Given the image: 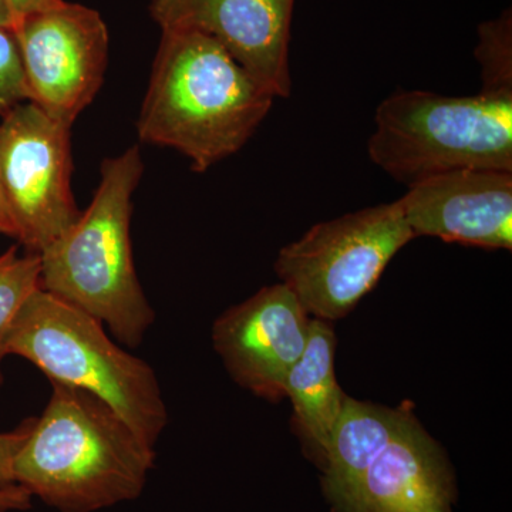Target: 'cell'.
<instances>
[{
	"instance_id": "7402d4cb",
	"label": "cell",
	"mask_w": 512,
	"mask_h": 512,
	"mask_svg": "<svg viewBox=\"0 0 512 512\" xmlns=\"http://www.w3.org/2000/svg\"><path fill=\"white\" fill-rule=\"evenodd\" d=\"M15 20H13L12 13L9 12L8 6L3 0H0V28L13 29Z\"/></svg>"
},
{
	"instance_id": "7c38bea8",
	"label": "cell",
	"mask_w": 512,
	"mask_h": 512,
	"mask_svg": "<svg viewBox=\"0 0 512 512\" xmlns=\"http://www.w3.org/2000/svg\"><path fill=\"white\" fill-rule=\"evenodd\" d=\"M454 480L439 443L414 420L333 504L335 512H453Z\"/></svg>"
},
{
	"instance_id": "2e32d148",
	"label": "cell",
	"mask_w": 512,
	"mask_h": 512,
	"mask_svg": "<svg viewBox=\"0 0 512 512\" xmlns=\"http://www.w3.org/2000/svg\"><path fill=\"white\" fill-rule=\"evenodd\" d=\"M474 56L481 67L480 92L512 94V12L505 9L498 18L478 28Z\"/></svg>"
},
{
	"instance_id": "ac0fdd59",
	"label": "cell",
	"mask_w": 512,
	"mask_h": 512,
	"mask_svg": "<svg viewBox=\"0 0 512 512\" xmlns=\"http://www.w3.org/2000/svg\"><path fill=\"white\" fill-rule=\"evenodd\" d=\"M33 419L26 420L19 429L0 433V488L15 485V460L16 456L28 439L32 429Z\"/></svg>"
},
{
	"instance_id": "5b68a950",
	"label": "cell",
	"mask_w": 512,
	"mask_h": 512,
	"mask_svg": "<svg viewBox=\"0 0 512 512\" xmlns=\"http://www.w3.org/2000/svg\"><path fill=\"white\" fill-rule=\"evenodd\" d=\"M370 160L407 188L463 170L512 171V94L399 90L379 104Z\"/></svg>"
},
{
	"instance_id": "e0dca14e",
	"label": "cell",
	"mask_w": 512,
	"mask_h": 512,
	"mask_svg": "<svg viewBox=\"0 0 512 512\" xmlns=\"http://www.w3.org/2000/svg\"><path fill=\"white\" fill-rule=\"evenodd\" d=\"M29 101L19 47L12 30L0 28V117Z\"/></svg>"
},
{
	"instance_id": "30bf717a",
	"label": "cell",
	"mask_w": 512,
	"mask_h": 512,
	"mask_svg": "<svg viewBox=\"0 0 512 512\" xmlns=\"http://www.w3.org/2000/svg\"><path fill=\"white\" fill-rule=\"evenodd\" d=\"M295 0H151L161 30L211 37L275 97L292 92L289 46Z\"/></svg>"
},
{
	"instance_id": "5bb4252c",
	"label": "cell",
	"mask_w": 512,
	"mask_h": 512,
	"mask_svg": "<svg viewBox=\"0 0 512 512\" xmlns=\"http://www.w3.org/2000/svg\"><path fill=\"white\" fill-rule=\"evenodd\" d=\"M336 336L329 322L311 319L308 342L285 380V397L295 409L303 433L323 450L346 394L335 375Z\"/></svg>"
},
{
	"instance_id": "44dd1931",
	"label": "cell",
	"mask_w": 512,
	"mask_h": 512,
	"mask_svg": "<svg viewBox=\"0 0 512 512\" xmlns=\"http://www.w3.org/2000/svg\"><path fill=\"white\" fill-rule=\"evenodd\" d=\"M0 234L9 235V237L13 238H18V229H16L15 220H13L8 200H6L2 180H0Z\"/></svg>"
},
{
	"instance_id": "9c48e42d",
	"label": "cell",
	"mask_w": 512,
	"mask_h": 512,
	"mask_svg": "<svg viewBox=\"0 0 512 512\" xmlns=\"http://www.w3.org/2000/svg\"><path fill=\"white\" fill-rule=\"evenodd\" d=\"M309 323V313L281 282L222 313L212 326V343L234 382L279 402L286 376L305 350Z\"/></svg>"
},
{
	"instance_id": "277c9868",
	"label": "cell",
	"mask_w": 512,
	"mask_h": 512,
	"mask_svg": "<svg viewBox=\"0 0 512 512\" xmlns=\"http://www.w3.org/2000/svg\"><path fill=\"white\" fill-rule=\"evenodd\" d=\"M6 349L33 363L50 383L99 397L156 448L168 423L156 372L114 343L99 320L40 288L19 312Z\"/></svg>"
},
{
	"instance_id": "ffe728a7",
	"label": "cell",
	"mask_w": 512,
	"mask_h": 512,
	"mask_svg": "<svg viewBox=\"0 0 512 512\" xmlns=\"http://www.w3.org/2000/svg\"><path fill=\"white\" fill-rule=\"evenodd\" d=\"M3 2L8 6L9 12L12 13L16 25V22L26 18V16L62 5L64 0H3Z\"/></svg>"
},
{
	"instance_id": "ba28073f",
	"label": "cell",
	"mask_w": 512,
	"mask_h": 512,
	"mask_svg": "<svg viewBox=\"0 0 512 512\" xmlns=\"http://www.w3.org/2000/svg\"><path fill=\"white\" fill-rule=\"evenodd\" d=\"M29 101L72 127L96 97L106 73L109 30L100 13L79 3L33 13L12 29Z\"/></svg>"
},
{
	"instance_id": "d6986e66",
	"label": "cell",
	"mask_w": 512,
	"mask_h": 512,
	"mask_svg": "<svg viewBox=\"0 0 512 512\" xmlns=\"http://www.w3.org/2000/svg\"><path fill=\"white\" fill-rule=\"evenodd\" d=\"M32 498V495L18 484L0 488V512L29 510L32 507Z\"/></svg>"
},
{
	"instance_id": "8fae6325",
	"label": "cell",
	"mask_w": 512,
	"mask_h": 512,
	"mask_svg": "<svg viewBox=\"0 0 512 512\" xmlns=\"http://www.w3.org/2000/svg\"><path fill=\"white\" fill-rule=\"evenodd\" d=\"M414 238L512 248V171L463 170L409 187L400 198Z\"/></svg>"
},
{
	"instance_id": "6da1fadb",
	"label": "cell",
	"mask_w": 512,
	"mask_h": 512,
	"mask_svg": "<svg viewBox=\"0 0 512 512\" xmlns=\"http://www.w3.org/2000/svg\"><path fill=\"white\" fill-rule=\"evenodd\" d=\"M161 33L138 136L175 148L204 173L248 143L276 97L211 37Z\"/></svg>"
},
{
	"instance_id": "8992f818",
	"label": "cell",
	"mask_w": 512,
	"mask_h": 512,
	"mask_svg": "<svg viewBox=\"0 0 512 512\" xmlns=\"http://www.w3.org/2000/svg\"><path fill=\"white\" fill-rule=\"evenodd\" d=\"M400 201L350 212L309 229L282 248L276 275L316 319L345 318L413 241Z\"/></svg>"
},
{
	"instance_id": "7a4b0ae2",
	"label": "cell",
	"mask_w": 512,
	"mask_h": 512,
	"mask_svg": "<svg viewBox=\"0 0 512 512\" xmlns=\"http://www.w3.org/2000/svg\"><path fill=\"white\" fill-rule=\"evenodd\" d=\"M156 457V448L109 404L86 390L52 383L13 470L16 484L47 507L97 512L137 500Z\"/></svg>"
},
{
	"instance_id": "52a82bcc",
	"label": "cell",
	"mask_w": 512,
	"mask_h": 512,
	"mask_svg": "<svg viewBox=\"0 0 512 512\" xmlns=\"http://www.w3.org/2000/svg\"><path fill=\"white\" fill-rule=\"evenodd\" d=\"M70 128L32 101L0 117V180L18 241L40 254L79 220Z\"/></svg>"
},
{
	"instance_id": "3957f363",
	"label": "cell",
	"mask_w": 512,
	"mask_h": 512,
	"mask_svg": "<svg viewBox=\"0 0 512 512\" xmlns=\"http://www.w3.org/2000/svg\"><path fill=\"white\" fill-rule=\"evenodd\" d=\"M143 170L138 147L104 160L89 208L39 254L40 288L99 320L128 348L143 343L156 319L138 281L130 235Z\"/></svg>"
},
{
	"instance_id": "9a60e30c",
	"label": "cell",
	"mask_w": 512,
	"mask_h": 512,
	"mask_svg": "<svg viewBox=\"0 0 512 512\" xmlns=\"http://www.w3.org/2000/svg\"><path fill=\"white\" fill-rule=\"evenodd\" d=\"M40 269V255L36 252L20 255L18 248L12 247L0 255V386L10 330L23 305L40 289Z\"/></svg>"
},
{
	"instance_id": "4fadbf2b",
	"label": "cell",
	"mask_w": 512,
	"mask_h": 512,
	"mask_svg": "<svg viewBox=\"0 0 512 512\" xmlns=\"http://www.w3.org/2000/svg\"><path fill=\"white\" fill-rule=\"evenodd\" d=\"M416 420L407 404L390 409L346 396L338 421L322 453L323 493L338 503L380 453Z\"/></svg>"
}]
</instances>
